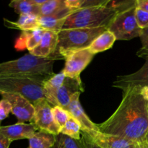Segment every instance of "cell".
<instances>
[{
	"mask_svg": "<svg viewBox=\"0 0 148 148\" xmlns=\"http://www.w3.org/2000/svg\"><path fill=\"white\" fill-rule=\"evenodd\" d=\"M145 63L137 72L127 75L117 76L113 83V86L125 92L130 90L140 91L148 86V59Z\"/></svg>",
	"mask_w": 148,
	"mask_h": 148,
	"instance_id": "obj_8",
	"label": "cell"
},
{
	"mask_svg": "<svg viewBox=\"0 0 148 148\" xmlns=\"http://www.w3.org/2000/svg\"><path fill=\"white\" fill-rule=\"evenodd\" d=\"M72 12L69 8H66L62 12L54 15L39 16L38 23L40 28L46 31L59 33L63 28L66 17Z\"/></svg>",
	"mask_w": 148,
	"mask_h": 148,
	"instance_id": "obj_16",
	"label": "cell"
},
{
	"mask_svg": "<svg viewBox=\"0 0 148 148\" xmlns=\"http://www.w3.org/2000/svg\"><path fill=\"white\" fill-rule=\"evenodd\" d=\"M67 8L63 0H48L39 9V16H50L59 14ZM38 16V17H39Z\"/></svg>",
	"mask_w": 148,
	"mask_h": 148,
	"instance_id": "obj_23",
	"label": "cell"
},
{
	"mask_svg": "<svg viewBox=\"0 0 148 148\" xmlns=\"http://www.w3.org/2000/svg\"><path fill=\"white\" fill-rule=\"evenodd\" d=\"M65 77L66 76L62 71L59 73L55 74L45 82L44 85H43L44 98L52 107L58 106L56 95H57L58 90L63 84Z\"/></svg>",
	"mask_w": 148,
	"mask_h": 148,
	"instance_id": "obj_18",
	"label": "cell"
},
{
	"mask_svg": "<svg viewBox=\"0 0 148 148\" xmlns=\"http://www.w3.org/2000/svg\"><path fill=\"white\" fill-rule=\"evenodd\" d=\"M106 4L73 12L66 17L62 30L108 28L118 12L108 7Z\"/></svg>",
	"mask_w": 148,
	"mask_h": 148,
	"instance_id": "obj_4",
	"label": "cell"
},
{
	"mask_svg": "<svg viewBox=\"0 0 148 148\" xmlns=\"http://www.w3.org/2000/svg\"><path fill=\"white\" fill-rule=\"evenodd\" d=\"M137 55L139 57L143 58V59H148V49H143V48H141V49L138 50Z\"/></svg>",
	"mask_w": 148,
	"mask_h": 148,
	"instance_id": "obj_33",
	"label": "cell"
},
{
	"mask_svg": "<svg viewBox=\"0 0 148 148\" xmlns=\"http://www.w3.org/2000/svg\"><path fill=\"white\" fill-rule=\"evenodd\" d=\"M116 40V38L115 36L111 31L107 30L93 40L88 48V50L95 55L111 49Z\"/></svg>",
	"mask_w": 148,
	"mask_h": 148,
	"instance_id": "obj_20",
	"label": "cell"
},
{
	"mask_svg": "<svg viewBox=\"0 0 148 148\" xmlns=\"http://www.w3.org/2000/svg\"><path fill=\"white\" fill-rule=\"evenodd\" d=\"M11 143V140L3 134H0V148H9Z\"/></svg>",
	"mask_w": 148,
	"mask_h": 148,
	"instance_id": "obj_31",
	"label": "cell"
},
{
	"mask_svg": "<svg viewBox=\"0 0 148 148\" xmlns=\"http://www.w3.org/2000/svg\"><path fill=\"white\" fill-rule=\"evenodd\" d=\"M52 112H53V119L56 125L59 127L60 130H62L70 117V114L59 106L53 107Z\"/></svg>",
	"mask_w": 148,
	"mask_h": 148,
	"instance_id": "obj_26",
	"label": "cell"
},
{
	"mask_svg": "<svg viewBox=\"0 0 148 148\" xmlns=\"http://www.w3.org/2000/svg\"><path fill=\"white\" fill-rule=\"evenodd\" d=\"M46 31L41 28L23 31L20 37L16 40L14 47L18 51L27 49L30 51L33 50L40 43Z\"/></svg>",
	"mask_w": 148,
	"mask_h": 148,
	"instance_id": "obj_17",
	"label": "cell"
},
{
	"mask_svg": "<svg viewBox=\"0 0 148 148\" xmlns=\"http://www.w3.org/2000/svg\"><path fill=\"white\" fill-rule=\"evenodd\" d=\"M60 133L65 134L71 138L75 140H80L81 138V126L79 121L70 116L69 119L63 128L61 130Z\"/></svg>",
	"mask_w": 148,
	"mask_h": 148,
	"instance_id": "obj_24",
	"label": "cell"
},
{
	"mask_svg": "<svg viewBox=\"0 0 148 148\" xmlns=\"http://www.w3.org/2000/svg\"><path fill=\"white\" fill-rule=\"evenodd\" d=\"M107 27L94 29H65L58 33V43L52 59H65L69 55L88 49L93 40Z\"/></svg>",
	"mask_w": 148,
	"mask_h": 148,
	"instance_id": "obj_3",
	"label": "cell"
},
{
	"mask_svg": "<svg viewBox=\"0 0 148 148\" xmlns=\"http://www.w3.org/2000/svg\"><path fill=\"white\" fill-rule=\"evenodd\" d=\"M10 112H12L11 104L7 100L2 98L0 101V122L7 118Z\"/></svg>",
	"mask_w": 148,
	"mask_h": 148,
	"instance_id": "obj_28",
	"label": "cell"
},
{
	"mask_svg": "<svg viewBox=\"0 0 148 148\" xmlns=\"http://www.w3.org/2000/svg\"><path fill=\"white\" fill-rule=\"evenodd\" d=\"M53 148H85L82 140H75L59 133L56 136V143Z\"/></svg>",
	"mask_w": 148,
	"mask_h": 148,
	"instance_id": "obj_25",
	"label": "cell"
},
{
	"mask_svg": "<svg viewBox=\"0 0 148 148\" xmlns=\"http://www.w3.org/2000/svg\"><path fill=\"white\" fill-rule=\"evenodd\" d=\"M35 113L31 122L36 126L38 130L47 132L54 135H58L61 130L53 119V107L45 98L41 99L34 105Z\"/></svg>",
	"mask_w": 148,
	"mask_h": 148,
	"instance_id": "obj_7",
	"label": "cell"
},
{
	"mask_svg": "<svg viewBox=\"0 0 148 148\" xmlns=\"http://www.w3.org/2000/svg\"><path fill=\"white\" fill-rule=\"evenodd\" d=\"M84 92V87L80 77H65L63 84L58 90L56 101L58 106L67 111L72 96L77 92Z\"/></svg>",
	"mask_w": 148,
	"mask_h": 148,
	"instance_id": "obj_12",
	"label": "cell"
},
{
	"mask_svg": "<svg viewBox=\"0 0 148 148\" xmlns=\"http://www.w3.org/2000/svg\"><path fill=\"white\" fill-rule=\"evenodd\" d=\"M136 19H137V24L141 29L148 27V12L141 10V9H136Z\"/></svg>",
	"mask_w": 148,
	"mask_h": 148,
	"instance_id": "obj_27",
	"label": "cell"
},
{
	"mask_svg": "<svg viewBox=\"0 0 148 148\" xmlns=\"http://www.w3.org/2000/svg\"><path fill=\"white\" fill-rule=\"evenodd\" d=\"M140 40L142 43V48L143 49H148V27L142 30L140 34Z\"/></svg>",
	"mask_w": 148,
	"mask_h": 148,
	"instance_id": "obj_30",
	"label": "cell"
},
{
	"mask_svg": "<svg viewBox=\"0 0 148 148\" xmlns=\"http://www.w3.org/2000/svg\"><path fill=\"white\" fill-rule=\"evenodd\" d=\"M38 129L33 123H17L10 126H0V134H3L12 142L15 140L30 139Z\"/></svg>",
	"mask_w": 148,
	"mask_h": 148,
	"instance_id": "obj_13",
	"label": "cell"
},
{
	"mask_svg": "<svg viewBox=\"0 0 148 148\" xmlns=\"http://www.w3.org/2000/svg\"><path fill=\"white\" fill-rule=\"evenodd\" d=\"M95 55L88 49L79 51L65 59V66L62 72L66 77H80V74L90 63Z\"/></svg>",
	"mask_w": 148,
	"mask_h": 148,
	"instance_id": "obj_10",
	"label": "cell"
},
{
	"mask_svg": "<svg viewBox=\"0 0 148 148\" xmlns=\"http://www.w3.org/2000/svg\"><path fill=\"white\" fill-rule=\"evenodd\" d=\"M137 8L148 12V0H136Z\"/></svg>",
	"mask_w": 148,
	"mask_h": 148,
	"instance_id": "obj_32",
	"label": "cell"
},
{
	"mask_svg": "<svg viewBox=\"0 0 148 148\" xmlns=\"http://www.w3.org/2000/svg\"><path fill=\"white\" fill-rule=\"evenodd\" d=\"M9 6L14 9V12L20 15L32 14L39 16L40 7L35 4L33 0H13Z\"/></svg>",
	"mask_w": 148,
	"mask_h": 148,
	"instance_id": "obj_22",
	"label": "cell"
},
{
	"mask_svg": "<svg viewBox=\"0 0 148 148\" xmlns=\"http://www.w3.org/2000/svg\"><path fill=\"white\" fill-rule=\"evenodd\" d=\"M4 25L7 27L18 29L22 31L36 30L40 28L38 23V16L36 14H21L16 22H12L4 19Z\"/></svg>",
	"mask_w": 148,
	"mask_h": 148,
	"instance_id": "obj_19",
	"label": "cell"
},
{
	"mask_svg": "<svg viewBox=\"0 0 148 148\" xmlns=\"http://www.w3.org/2000/svg\"><path fill=\"white\" fill-rule=\"evenodd\" d=\"M137 6L117 13L108 27L116 40H130L140 37L143 29L139 27L136 19Z\"/></svg>",
	"mask_w": 148,
	"mask_h": 148,
	"instance_id": "obj_6",
	"label": "cell"
},
{
	"mask_svg": "<svg viewBox=\"0 0 148 148\" xmlns=\"http://www.w3.org/2000/svg\"><path fill=\"white\" fill-rule=\"evenodd\" d=\"M140 94H141L142 96H143L145 99L147 100L148 101V86L143 88V89L140 90Z\"/></svg>",
	"mask_w": 148,
	"mask_h": 148,
	"instance_id": "obj_34",
	"label": "cell"
},
{
	"mask_svg": "<svg viewBox=\"0 0 148 148\" xmlns=\"http://www.w3.org/2000/svg\"><path fill=\"white\" fill-rule=\"evenodd\" d=\"M80 94V92H77L72 96L67 111L79 121L81 126V132L89 135L91 138H93L100 132L98 124L90 119L82 108L79 100Z\"/></svg>",
	"mask_w": 148,
	"mask_h": 148,
	"instance_id": "obj_11",
	"label": "cell"
},
{
	"mask_svg": "<svg viewBox=\"0 0 148 148\" xmlns=\"http://www.w3.org/2000/svg\"><path fill=\"white\" fill-rule=\"evenodd\" d=\"M58 43V33L46 31L40 43L33 50L30 51L31 55L43 59H52L56 51Z\"/></svg>",
	"mask_w": 148,
	"mask_h": 148,
	"instance_id": "obj_14",
	"label": "cell"
},
{
	"mask_svg": "<svg viewBox=\"0 0 148 148\" xmlns=\"http://www.w3.org/2000/svg\"><path fill=\"white\" fill-rule=\"evenodd\" d=\"M132 148H148V144L145 141L143 143H137L134 147Z\"/></svg>",
	"mask_w": 148,
	"mask_h": 148,
	"instance_id": "obj_35",
	"label": "cell"
},
{
	"mask_svg": "<svg viewBox=\"0 0 148 148\" xmlns=\"http://www.w3.org/2000/svg\"><path fill=\"white\" fill-rule=\"evenodd\" d=\"M145 142L148 144V132H147V135H146V137H145Z\"/></svg>",
	"mask_w": 148,
	"mask_h": 148,
	"instance_id": "obj_37",
	"label": "cell"
},
{
	"mask_svg": "<svg viewBox=\"0 0 148 148\" xmlns=\"http://www.w3.org/2000/svg\"><path fill=\"white\" fill-rule=\"evenodd\" d=\"M91 139L101 148H132L137 144L123 137L105 134L101 132Z\"/></svg>",
	"mask_w": 148,
	"mask_h": 148,
	"instance_id": "obj_15",
	"label": "cell"
},
{
	"mask_svg": "<svg viewBox=\"0 0 148 148\" xmlns=\"http://www.w3.org/2000/svg\"><path fill=\"white\" fill-rule=\"evenodd\" d=\"M81 140L85 148H101L92 141L89 135L82 132H81Z\"/></svg>",
	"mask_w": 148,
	"mask_h": 148,
	"instance_id": "obj_29",
	"label": "cell"
},
{
	"mask_svg": "<svg viewBox=\"0 0 148 148\" xmlns=\"http://www.w3.org/2000/svg\"><path fill=\"white\" fill-rule=\"evenodd\" d=\"M98 126L100 132L105 134L135 143L145 142L148 132V101L136 90L123 92L122 101L116 110Z\"/></svg>",
	"mask_w": 148,
	"mask_h": 148,
	"instance_id": "obj_1",
	"label": "cell"
},
{
	"mask_svg": "<svg viewBox=\"0 0 148 148\" xmlns=\"http://www.w3.org/2000/svg\"><path fill=\"white\" fill-rule=\"evenodd\" d=\"M48 0H33V3H34L36 6H38V7H41L42 5H43Z\"/></svg>",
	"mask_w": 148,
	"mask_h": 148,
	"instance_id": "obj_36",
	"label": "cell"
},
{
	"mask_svg": "<svg viewBox=\"0 0 148 148\" xmlns=\"http://www.w3.org/2000/svg\"><path fill=\"white\" fill-rule=\"evenodd\" d=\"M0 95L6 99L12 106V113L17 117V123L31 122L35 113L34 106L23 95L18 93L0 91Z\"/></svg>",
	"mask_w": 148,
	"mask_h": 148,
	"instance_id": "obj_9",
	"label": "cell"
},
{
	"mask_svg": "<svg viewBox=\"0 0 148 148\" xmlns=\"http://www.w3.org/2000/svg\"><path fill=\"white\" fill-rule=\"evenodd\" d=\"M55 60L43 59L31 55H24L15 60L0 63V77L14 76H43L51 77Z\"/></svg>",
	"mask_w": 148,
	"mask_h": 148,
	"instance_id": "obj_2",
	"label": "cell"
},
{
	"mask_svg": "<svg viewBox=\"0 0 148 148\" xmlns=\"http://www.w3.org/2000/svg\"><path fill=\"white\" fill-rule=\"evenodd\" d=\"M28 140L29 148H53L56 143V135L38 130Z\"/></svg>",
	"mask_w": 148,
	"mask_h": 148,
	"instance_id": "obj_21",
	"label": "cell"
},
{
	"mask_svg": "<svg viewBox=\"0 0 148 148\" xmlns=\"http://www.w3.org/2000/svg\"><path fill=\"white\" fill-rule=\"evenodd\" d=\"M48 79L49 77L43 76L0 77V91L20 94L34 106L45 98L43 85Z\"/></svg>",
	"mask_w": 148,
	"mask_h": 148,
	"instance_id": "obj_5",
	"label": "cell"
}]
</instances>
